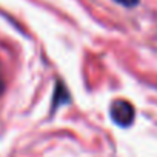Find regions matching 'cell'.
Listing matches in <instances>:
<instances>
[{"instance_id": "obj_1", "label": "cell", "mask_w": 157, "mask_h": 157, "mask_svg": "<svg viewBox=\"0 0 157 157\" xmlns=\"http://www.w3.org/2000/svg\"><path fill=\"white\" fill-rule=\"evenodd\" d=\"M109 117H111V120L117 126L128 128L134 122L136 111H134V106L129 102H126L123 99H119V100H114L111 103V106H109Z\"/></svg>"}, {"instance_id": "obj_2", "label": "cell", "mask_w": 157, "mask_h": 157, "mask_svg": "<svg viewBox=\"0 0 157 157\" xmlns=\"http://www.w3.org/2000/svg\"><path fill=\"white\" fill-rule=\"evenodd\" d=\"M69 102H71V97H69L66 86L63 85V82H57L56 91H54V100H52V111H56L59 105L62 106V105L69 103Z\"/></svg>"}, {"instance_id": "obj_3", "label": "cell", "mask_w": 157, "mask_h": 157, "mask_svg": "<svg viewBox=\"0 0 157 157\" xmlns=\"http://www.w3.org/2000/svg\"><path fill=\"white\" fill-rule=\"evenodd\" d=\"M114 2H117V3L126 6V8H134V6H137L139 0H114Z\"/></svg>"}, {"instance_id": "obj_4", "label": "cell", "mask_w": 157, "mask_h": 157, "mask_svg": "<svg viewBox=\"0 0 157 157\" xmlns=\"http://www.w3.org/2000/svg\"><path fill=\"white\" fill-rule=\"evenodd\" d=\"M2 91H3V82L0 80V94H2Z\"/></svg>"}]
</instances>
